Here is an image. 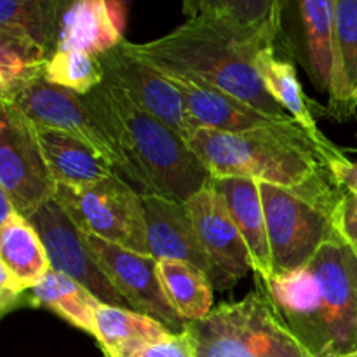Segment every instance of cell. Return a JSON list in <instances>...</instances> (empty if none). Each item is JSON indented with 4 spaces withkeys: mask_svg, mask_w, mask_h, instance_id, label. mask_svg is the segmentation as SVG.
Wrapping results in <instances>:
<instances>
[{
    "mask_svg": "<svg viewBox=\"0 0 357 357\" xmlns=\"http://www.w3.org/2000/svg\"><path fill=\"white\" fill-rule=\"evenodd\" d=\"M257 286L316 357L357 351V253L340 234L302 267Z\"/></svg>",
    "mask_w": 357,
    "mask_h": 357,
    "instance_id": "obj_1",
    "label": "cell"
},
{
    "mask_svg": "<svg viewBox=\"0 0 357 357\" xmlns=\"http://www.w3.org/2000/svg\"><path fill=\"white\" fill-rule=\"evenodd\" d=\"M275 44L268 37L243 30L216 17H192L169 33L132 44V52L166 75L232 94L279 122L293 119L275 103L257 68L258 52Z\"/></svg>",
    "mask_w": 357,
    "mask_h": 357,
    "instance_id": "obj_2",
    "label": "cell"
},
{
    "mask_svg": "<svg viewBox=\"0 0 357 357\" xmlns=\"http://www.w3.org/2000/svg\"><path fill=\"white\" fill-rule=\"evenodd\" d=\"M84 100L117 153L119 176L142 195L185 202L209 181L208 169L187 139L143 110L121 87L105 80Z\"/></svg>",
    "mask_w": 357,
    "mask_h": 357,
    "instance_id": "obj_3",
    "label": "cell"
},
{
    "mask_svg": "<svg viewBox=\"0 0 357 357\" xmlns=\"http://www.w3.org/2000/svg\"><path fill=\"white\" fill-rule=\"evenodd\" d=\"M188 145L211 178H250L296 188L330 174L326 153L295 121L244 132L199 128Z\"/></svg>",
    "mask_w": 357,
    "mask_h": 357,
    "instance_id": "obj_4",
    "label": "cell"
},
{
    "mask_svg": "<svg viewBox=\"0 0 357 357\" xmlns=\"http://www.w3.org/2000/svg\"><path fill=\"white\" fill-rule=\"evenodd\" d=\"M260 192L274 275L302 267L338 234L337 208L344 192L331 173L296 188L260 183Z\"/></svg>",
    "mask_w": 357,
    "mask_h": 357,
    "instance_id": "obj_5",
    "label": "cell"
},
{
    "mask_svg": "<svg viewBox=\"0 0 357 357\" xmlns=\"http://www.w3.org/2000/svg\"><path fill=\"white\" fill-rule=\"evenodd\" d=\"M187 328L197 344V357H316L260 289L239 302L222 303Z\"/></svg>",
    "mask_w": 357,
    "mask_h": 357,
    "instance_id": "obj_6",
    "label": "cell"
},
{
    "mask_svg": "<svg viewBox=\"0 0 357 357\" xmlns=\"http://www.w3.org/2000/svg\"><path fill=\"white\" fill-rule=\"evenodd\" d=\"M54 199L84 234L150 255L142 194L119 174L86 187L58 185Z\"/></svg>",
    "mask_w": 357,
    "mask_h": 357,
    "instance_id": "obj_7",
    "label": "cell"
},
{
    "mask_svg": "<svg viewBox=\"0 0 357 357\" xmlns=\"http://www.w3.org/2000/svg\"><path fill=\"white\" fill-rule=\"evenodd\" d=\"M58 183L52 178L38 143L33 122L14 105H0V192L28 218L54 199Z\"/></svg>",
    "mask_w": 357,
    "mask_h": 357,
    "instance_id": "obj_8",
    "label": "cell"
},
{
    "mask_svg": "<svg viewBox=\"0 0 357 357\" xmlns=\"http://www.w3.org/2000/svg\"><path fill=\"white\" fill-rule=\"evenodd\" d=\"M0 101L20 108L37 128L65 131L96 150L119 174L121 162L110 142L91 115L82 94L45 80L44 73L17 86Z\"/></svg>",
    "mask_w": 357,
    "mask_h": 357,
    "instance_id": "obj_9",
    "label": "cell"
},
{
    "mask_svg": "<svg viewBox=\"0 0 357 357\" xmlns=\"http://www.w3.org/2000/svg\"><path fill=\"white\" fill-rule=\"evenodd\" d=\"M98 58L103 66L105 80L121 87L143 110L174 129L187 142L197 131L199 126L190 117L183 96L169 77L132 52L128 40Z\"/></svg>",
    "mask_w": 357,
    "mask_h": 357,
    "instance_id": "obj_10",
    "label": "cell"
},
{
    "mask_svg": "<svg viewBox=\"0 0 357 357\" xmlns=\"http://www.w3.org/2000/svg\"><path fill=\"white\" fill-rule=\"evenodd\" d=\"M26 220L40 236L51 268L79 281L103 303L129 309L124 296L112 286L91 253L86 234L73 223L56 199L42 204Z\"/></svg>",
    "mask_w": 357,
    "mask_h": 357,
    "instance_id": "obj_11",
    "label": "cell"
},
{
    "mask_svg": "<svg viewBox=\"0 0 357 357\" xmlns=\"http://www.w3.org/2000/svg\"><path fill=\"white\" fill-rule=\"evenodd\" d=\"M202 250L215 267L213 286L229 289L253 271L250 251L213 178L185 201Z\"/></svg>",
    "mask_w": 357,
    "mask_h": 357,
    "instance_id": "obj_12",
    "label": "cell"
},
{
    "mask_svg": "<svg viewBox=\"0 0 357 357\" xmlns=\"http://www.w3.org/2000/svg\"><path fill=\"white\" fill-rule=\"evenodd\" d=\"M86 241L103 274L132 310L162 321L174 333L187 328V323L174 314L164 296L157 278L155 258L126 250L91 234H86Z\"/></svg>",
    "mask_w": 357,
    "mask_h": 357,
    "instance_id": "obj_13",
    "label": "cell"
},
{
    "mask_svg": "<svg viewBox=\"0 0 357 357\" xmlns=\"http://www.w3.org/2000/svg\"><path fill=\"white\" fill-rule=\"evenodd\" d=\"M150 257L155 260H181L202 268L215 279V267L202 250L185 202L162 195H142Z\"/></svg>",
    "mask_w": 357,
    "mask_h": 357,
    "instance_id": "obj_14",
    "label": "cell"
},
{
    "mask_svg": "<svg viewBox=\"0 0 357 357\" xmlns=\"http://www.w3.org/2000/svg\"><path fill=\"white\" fill-rule=\"evenodd\" d=\"M124 0H68L61 20L58 51L100 56L126 40Z\"/></svg>",
    "mask_w": 357,
    "mask_h": 357,
    "instance_id": "obj_15",
    "label": "cell"
},
{
    "mask_svg": "<svg viewBox=\"0 0 357 357\" xmlns=\"http://www.w3.org/2000/svg\"><path fill=\"white\" fill-rule=\"evenodd\" d=\"M298 58L314 87L330 94L337 70L335 0H296Z\"/></svg>",
    "mask_w": 357,
    "mask_h": 357,
    "instance_id": "obj_16",
    "label": "cell"
},
{
    "mask_svg": "<svg viewBox=\"0 0 357 357\" xmlns=\"http://www.w3.org/2000/svg\"><path fill=\"white\" fill-rule=\"evenodd\" d=\"M213 183L225 199L232 220L246 243L257 279H271L274 265L260 181L250 178H213Z\"/></svg>",
    "mask_w": 357,
    "mask_h": 357,
    "instance_id": "obj_17",
    "label": "cell"
},
{
    "mask_svg": "<svg viewBox=\"0 0 357 357\" xmlns=\"http://www.w3.org/2000/svg\"><path fill=\"white\" fill-rule=\"evenodd\" d=\"M257 68L260 73L264 86L267 87L268 94L281 105L282 110L310 136L314 143L326 153L328 164L335 159L345 157V153L337 145L324 136V132L317 128L312 110L303 94L302 84H300L296 68L291 63L279 59L275 56V44L265 45L257 58Z\"/></svg>",
    "mask_w": 357,
    "mask_h": 357,
    "instance_id": "obj_18",
    "label": "cell"
},
{
    "mask_svg": "<svg viewBox=\"0 0 357 357\" xmlns=\"http://www.w3.org/2000/svg\"><path fill=\"white\" fill-rule=\"evenodd\" d=\"M169 79L183 96L188 114L199 128L223 132H244L279 122L244 101L237 100L232 94L197 86L183 79H174V77Z\"/></svg>",
    "mask_w": 357,
    "mask_h": 357,
    "instance_id": "obj_19",
    "label": "cell"
},
{
    "mask_svg": "<svg viewBox=\"0 0 357 357\" xmlns=\"http://www.w3.org/2000/svg\"><path fill=\"white\" fill-rule=\"evenodd\" d=\"M37 136L45 162L58 185L86 187L117 174L96 150L68 132L37 128Z\"/></svg>",
    "mask_w": 357,
    "mask_h": 357,
    "instance_id": "obj_20",
    "label": "cell"
},
{
    "mask_svg": "<svg viewBox=\"0 0 357 357\" xmlns=\"http://www.w3.org/2000/svg\"><path fill=\"white\" fill-rule=\"evenodd\" d=\"M169 333L173 330L162 321L128 307L101 303L94 319V338L105 357H124Z\"/></svg>",
    "mask_w": 357,
    "mask_h": 357,
    "instance_id": "obj_21",
    "label": "cell"
},
{
    "mask_svg": "<svg viewBox=\"0 0 357 357\" xmlns=\"http://www.w3.org/2000/svg\"><path fill=\"white\" fill-rule=\"evenodd\" d=\"M68 0H0V33L37 45L47 58L58 51Z\"/></svg>",
    "mask_w": 357,
    "mask_h": 357,
    "instance_id": "obj_22",
    "label": "cell"
},
{
    "mask_svg": "<svg viewBox=\"0 0 357 357\" xmlns=\"http://www.w3.org/2000/svg\"><path fill=\"white\" fill-rule=\"evenodd\" d=\"M291 0H181L187 20L216 17L278 40Z\"/></svg>",
    "mask_w": 357,
    "mask_h": 357,
    "instance_id": "obj_23",
    "label": "cell"
},
{
    "mask_svg": "<svg viewBox=\"0 0 357 357\" xmlns=\"http://www.w3.org/2000/svg\"><path fill=\"white\" fill-rule=\"evenodd\" d=\"M0 267L6 268L24 291H31L51 271L44 243L24 216L20 215L0 225Z\"/></svg>",
    "mask_w": 357,
    "mask_h": 357,
    "instance_id": "obj_24",
    "label": "cell"
},
{
    "mask_svg": "<svg viewBox=\"0 0 357 357\" xmlns=\"http://www.w3.org/2000/svg\"><path fill=\"white\" fill-rule=\"evenodd\" d=\"M157 278L171 309L183 323H197L213 310V282L202 268L181 260H157Z\"/></svg>",
    "mask_w": 357,
    "mask_h": 357,
    "instance_id": "obj_25",
    "label": "cell"
},
{
    "mask_svg": "<svg viewBox=\"0 0 357 357\" xmlns=\"http://www.w3.org/2000/svg\"><path fill=\"white\" fill-rule=\"evenodd\" d=\"M337 70L330 91V110L347 117L357 107V0H335Z\"/></svg>",
    "mask_w": 357,
    "mask_h": 357,
    "instance_id": "obj_26",
    "label": "cell"
},
{
    "mask_svg": "<svg viewBox=\"0 0 357 357\" xmlns=\"http://www.w3.org/2000/svg\"><path fill=\"white\" fill-rule=\"evenodd\" d=\"M31 298L33 303L52 310L66 323L94 337V319L103 302L79 281L51 268L31 289Z\"/></svg>",
    "mask_w": 357,
    "mask_h": 357,
    "instance_id": "obj_27",
    "label": "cell"
},
{
    "mask_svg": "<svg viewBox=\"0 0 357 357\" xmlns=\"http://www.w3.org/2000/svg\"><path fill=\"white\" fill-rule=\"evenodd\" d=\"M44 77L82 96L105 82L100 58L82 51H56L45 63Z\"/></svg>",
    "mask_w": 357,
    "mask_h": 357,
    "instance_id": "obj_28",
    "label": "cell"
},
{
    "mask_svg": "<svg viewBox=\"0 0 357 357\" xmlns=\"http://www.w3.org/2000/svg\"><path fill=\"white\" fill-rule=\"evenodd\" d=\"M47 59L37 45L0 33V96L42 75Z\"/></svg>",
    "mask_w": 357,
    "mask_h": 357,
    "instance_id": "obj_29",
    "label": "cell"
},
{
    "mask_svg": "<svg viewBox=\"0 0 357 357\" xmlns=\"http://www.w3.org/2000/svg\"><path fill=\"white\" fill-rule=\"evenodd\" d=\"M124 357H197V344L188 328L169 333L160 340L150 342Z\"/></svg>",
    "mask_w": 357,
    "mask_h": 357,
    "instance_id": "obj_30",
    "label": "cell"
},
{
    "mask_svg": "<svg viewBox=\"0 0 357 357\" xmlns=\"http://www.w3.org/2000/svg\"><path fill=\"white\" fill-rule=\"evenodd\" d=\"M337 230L357 253V197L344 194L337 208Z\"/></svg>",
    "mask_w": 357,
    "mask_h": 357,
    "instance_id": "obj_31",
    "label": "cell"
},
{
    "mask_svg": "<svg viewBox=\"0 0 357 357\" xmlns=\"http://www.w3.org/2000/svg\"><path fill=\"white\" fill-rule=\"evenodd\" d=\"M328 167L337 187L344 194L357 197V162L349 160L347 157H340V159L331 160Z\"/></svg>",
    "mask_w": 357,
    "mask_h": 357,
    "instance_id": "obj_32",
    "label": "cell"
},
{
    "mask_svg": "<svg viewBox=\"0 0 357 357\" xmlns=\"http://www.w3.org/2000/svg\"><path fill=\"white\" fill-rule=\"evenodd\" d=\"M23 293L24 289L17 284L16 279L6 268L0 267V307H2V312L6 314L10 307L16 305L17 298Z\"/></svg>",
    "mask_w": 357,
    "mask_h": 357,
    "instance_id": "obj_33",
    "label": "cell"
},
{
    "mask_svg": "<svg viewBox=\"0 0 357 357\" xmlns=\"http://www.w3.org/2000/svg\"><path fill=\"white\" fill-rule=\"evenodd\" d=\"M0 197H2V218H0V225H3V223H9L10 220L20 216V211H17L16 206L13 204V201L6 194L0 192Z\"/></svg>",
    "mask_w": 357,
    "mask_h": 357,
    "instance_id": "obj_34",
    "label": "cell"
},
{
    "mask_svg": "<svg viewBox=\"0 0 357 357\" xmlns=\"http://www.w3.org/2000/svg\"><path fill=\"white\" fill-rule=\"evenodd\" d=\"M338 357H357V351H352V352H347V354H342Z\"/></svg>",
    "mask_w": 357,
    "mask_h": 357,
    "instance_id": "obj_35",
    "label": "cell"
}]
</instances>
